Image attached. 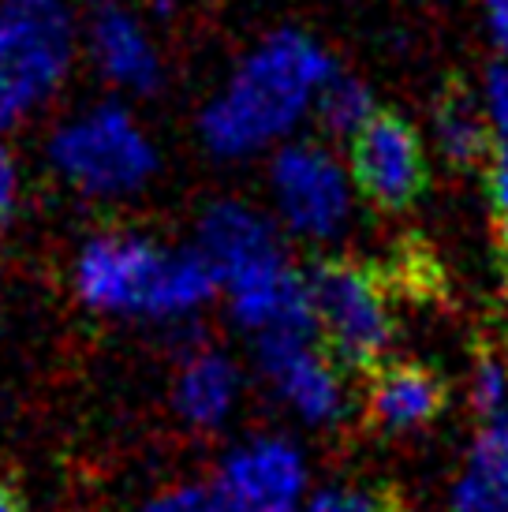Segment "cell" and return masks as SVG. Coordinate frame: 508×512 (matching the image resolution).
Listing matches in <instances>:
<instances>
[{
  "label": "cell",
  "instance_id": "obj_12",
  "mask_svg": "<svg viewBox=\"0 0 508 512\" xmlns=\"http://www.w3.org/2000/svg\"><path fill=\"white\" fill-rule=\"evenodd\" d=\"M198 251L210 262L217 285L258 258L284 251L266 217L247 202H217L198 221Z\"/></svg>",
  "mask_w": 508,
  "mask_h": 512
},
{
  "label": "cell",
  "instance_id": "obj_2",
  "mask_svg": "<svg viewBox=\"0 0 508 512\" xmlns=\"http://www.w3.org/2000/svg\"><path fill=\"white\" fill-rule=\"evenodd\" d=\"M75 292L90 311L113 318L184 322L221 285L202 251H165L146 236H94L75 258Z\"/></svg>",
  "mask_w": 508,
  "mask_h": 512
},
{
  "label": "cell",
  "instance_id": "obj_7",
  "mask_svg": "<svg viewBox=\"0 0 508 512\" xmlns=\"http://www.w3.org/2000/svg\"><path fill=\"white\" fill-rule=\"evenodd\" d=\"M273 195L281 206L284 225L307 240L337 236L352 214L348 176L322 146H284L273 161Z\"/></svg>",
  "mask_w": 508,
  "mask_h": 512
},
{
  "label": "cell",
  "instance_id": "obj_16",
  "mask_svg": "<svg viewBox=\"0 0 508 512\" xmlns=\"http://www.w3.org/2000/svg\"><path fill=\"white\" fill-rule=\"evenodd\" d=\"M314 116H318V124H322L329 135L352 143L355 135L374 120V101H370V90L359 83V79L337 72L322 90H318Z\"/></svg>",
  "mask_w": 508,
  "mask_h": 512
},
{
  "label": "cell",
  "instance_id": "obj_8",
  "mask_svg": "<svg viewBox=\"0 0 508 512\" xmlns=\"http://www.w3.org/2000/svg\"><path fill=\"white\" fill-rule=\"evenodd\" d=\"M352 180L381 210H400L423 195L426 154L404 116L374 113L352 139Z\"/></svg>",
  "mask_w": 508,
  "mask_h": 512
},
{
  "label": "cell",
  "instance_id": "obj_21",
  "mask_svg": "<svg viewBox=\"0 0 508 512\" xmlns=\"http://www.w3.org/2000/svg\"><path fill=\"white\" fill-rule=\"evenodd\" d=\"M490 206H494L497 232L508 243V146H501L490 161Z\"/></svg>",
  "mask_w": 508,
  "mask_h": 512
},
{
  "label": "cell",
  "instance_id": "obj_14",
  "mask_svg": "<svg viewBox=\"0 0 508 512\" xmlns=\"http://www.w3.org/2000/svg\"><path fill=\"white\" fill-rule=\"evenodd\" d=\"M449 501L452 512H508V419L482 427L467 445Z\"/></svg>",
  "mask_w": 508,
  "mask_h": 512
},
{
  "label": "cell",
  "instance_id": "obj_10",
  "mask_svg": "<svg viewBox=\"0 0 508 512\" xmlns=\"http://www.w3.org/2000/svg\"><path fill=\"white\" fill-rule=\"evenodd\" d=\"M243 400V370L221 348H195L172 374V412L191 430H221Z\"/></svg>",
  "mask_w": 508,
  "mask_h": 512
},
{
  "label": "cell",
  "instance_id": "obj_19",
  "mask_svg": "<svg viewBox=\"0 0 508 512\" xmlns=\"http://www.w3.org/2000/svg\"><path fill=\"white\" fill-rule=\"evenodd\" d=\"M303 512H389V505L374 490H367V486L329 483L322 490H311Z\"/></svg>",
  "mask_w": 508,
  "mask_h": 512
},
{
  "label": "cell",
  "instance_id": "obj_17",
  "mask_svg": "<svg viewBox=\"0 0 508 512\" xmlns=\"http://www.w3.org/2000/svg\"><path fill=\"white\" fill-rule=\"evenodd\" d=\"M139 512H296V509H266L228 494L225 486L210 483H176L157 490L154 498L142 501Z\"/></svg>",
  "mask_w": 508,
  "mask_h": 512
},
{
  "label": "cell",
  "instance_id": "obj_24",
  "mask_svg": "<svg viewBox=\"0 0 508 512\" xmlns=\"http://www.w3.org/2000/svg\"><path fill=\"white\" fill-rule=\"evenodd\" d=\"M0 512H23V501L15 498V490L0 479Z\"/></svg>",
  "mask_w": 508,
  "mask_h": 512
},
{
  "label": "cell",
  "instance_id": "obj_23",
  "mask_svg": "<svg viewBox=\"0 0 508 512\" xmlns=\"http://www.w3.org/2000/svg\"><path fill=\"white\" fill-rule=\"evenodd\" d=\"M486 15H490V34L497 49L508 57V0H486Z\"/></svg>",
  "mask_w": 508,
  "mask_h": 512
},
{
  "label": "cell",
  "instance_id": "obj_15",
  "mask_svg": "<svg viewBox=\"0 0 508 512\" xmlns=\"http://www.w3.org/2000/svg\"><path fill=\"white\" fill-rule=\"evenodd\" d=\"M490 120L482 109V98L464 83L441 86L434 101V139L449 165L456 169H475L482 157L490 154Z\"/></svg>",
  "mask_w": 508,
  "mask_h": 512
},
{
  "label": "cell",
  "instance_id": "obj_6",
  "mask_svg": "<svg viewBox=\"0 0 508 512\" xmlns=\"http://www.w3.org/2000/svg\"><path fill=\"white\" fill-rule=\"evenodd\" d=\"M254 363L269 393L303 427H337L348 412V382L318 333H269L254 341Z\"/></svg>",
  "mask_w": 508,
  "mask_h": 512
},
{
  "label": "cell",
  "instance_id": "obj_25",
  "mask_svg": "<svg viewBox=\"0 0 508 512\" xmlns=\"http://www.w3.org/2000/svg\"><path fill=\"white\" fill-rule=\"evenodd\" d=\"M505 307H508V270H505Z\"/></svg>",
  "mask_w": 508,
  "mask_h": 512
},
{
  "label": "cell",
  "instance_id": "obj_9",
  "mask_svg": "<svg viewBox=\"0 0 508 512\" xmlns=\"http://www.w3.org/2000/svg\"><path fill=\"white\" fill-rule=\"evenodd\" d=\"M213 483L225 486L228 494L243 501L266 505V509L303 512L311 498V464L292 438L251 434L221 456Z\"/></svg>",
  "mask_w": 508,
  "mask_h": 512
},
{
  "label": "cell",
  "instance_id": "obj_4",
  "mask_svg": "<svg viewBox=\"0 0 508 512\" xmlns=\"http://www.w3.org/2000/svg\"><path fill=\"white\" fill-rule=\"evenodd\" d=\"M318 337L344 367H378L393 348L396 322L381 277L355 262H322L311 273Z\"/></svg>",
  "mask_w": 508,
  "mask_h": 512
},
{
  "label": "cell",
  "instance_id": "obj_22",
  "mask_svg": "<svg viewBox=\"0 0 508 512\" xmlns=\"http://www.w3.org/2000/svg\"><path fill=\"white\" fill-rule=\"evenodd\" d=\"M15 210V169L8 150L0 146V221H8Z\"/></svg>",
  "mask_w": 508,
  "mask_h": 512
},
{
  "label": "cell",
  "instance_id": "obj_20",
  "mask_svg": "<svg viewBox=\"0 0 508 512\" xmlns=\"http://www.w3.org/2000/svg\"><path fill=\"white\" fill-rule=\"evenodd\" d=\"M482 109L490 128L508 139V64H490L486 79H482Z\"/></svg>",
  "mask_w": 508,
  "mask_h": 512
},
{
  "label": "cell",
  "instance_id": "obj_1",
  "mask_svg": "<svg viewBox=\"0 0 508 512\" xmlns=\"http://www.w3.org/2000/svg\"><path fill=\"white\" fill-rule=\"evenodd\" d=\"M333 75V60L314 38L299 30H277L206 105L202 139L221 157L254 154L281 139L299 116L314 109L318 90Z\"/></svg>",
  "mask_w": 508,
  "mask_h": 512
},
{
  "label": "cell",
  "instance_id": "obj_11",
  "mask_svg": "<svg viewBox=\"0 0 508 512\" xmlns=\"http://www.w3.org/2000/svg\"><path fill=\"white\" fill-rule=\"evenodd\" d=\"M441 408H445V385L434 370L419 363H389L370 378L367 415L385 434H415L430 427Z\"/></svg>",
  "mask_w": 508,
  "mask_h": 512
},
{
  "label": "cell",
  "instance_id": "obj_5",
  "mask_svg": "<svg viewBox=\"0 0 508 512\" xmlns=\"http://www.w3.org/2000/svg\"><path fill=\"white\" fill-rule=\"evenodd\" d=\"M53 161L60 176L79 191L105 199L142 187L157 169L150 139L116 105L90 109L79 120L64 124L53 139Z\"/></svg>",
  "mask_w": 508,
  "mask_h": 512
},
{
  "label": "cell",
  "instance_id": "obj_3",
  "mask_svg": "<svg viewBox=\"0 0 508 512\" xmlns=\"http://www.w3.org/2000/svg\"><path fill=\"white\" fill-rule=\"evenodd\" d=\"M68 60L71 15L64 0H0V124L49 98Z\"/></svg>",
  "mask_w": 508,
  "mask_h": 512
},
{
  "label": "cell",
  "instance_id": "obj_18",
  "mask_svg": "<svg viewBox=\"0 0 508 512\" xmlns=\"http://www.w3.org/2000/svg\"><path fill=\"white\" fill-rule=\"evenodd\" d=\"M467 408L482 423H505L508 419V363L501 356H479L467 374Z\"/></svg>",
  "mask_w": 508,
  "mask_h": 512
},
{
  "label": "cell",
  "instance_id": "obj_13",
  "mask_svg": "<svg viewBox=\"0 0 508 512\" xmlns=\"http://www.w3.org/2000/svg\"><path fill=\"white\" fill-rule=\"evenodd\" d=\"M90 49L98 68L113 83L127 86V90H157L161 79V60H157L154 45L146 38V30L139 27V19L124 12L120 4H101L90 15Z\"/></svg>",
  "mask_w": 508,
  "mask_h": 512
}]
</instances>
